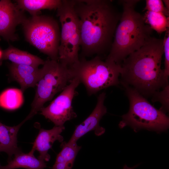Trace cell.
Segmentation results:
<instances>
[{
    "label": "cell",
    "mask_w": 169,
    "mask_h": 169,
    "mask_svg": "<svg viewBox=\"0 0 169 169\" xmlns=\"http://www.w3.org/2000/svg\"><path fill=\"white\" fill-rule=\"evenodd\" d=\"M79 19L81 58L108 52L121 15L108 0H74Z\"/></svg>",
    "instance_id": "6da1fadb"
},
{
    "label": "cell",
    "mask_w": 169,
    "mask_h": 169,
    "mask_svg": "<svg viewBox=\"0 0 169 169\" xmlns=\"http://www.w3.org/2000/svg\"><path fill=\"white\" fill-rule=\"evenodd\" d=\"M65 129L63 126H54L50 130H45L39 128L38 134L33 143L31 150L37 151L39 153L38 158L47 161L50 159L48 151L51 148L54 143L56 141L62 143L63 137L61 135Z\"/></svg>",
    "instance_id": "7c38bea8"
},
{
    "label": "cell",
    "mask_w": 169,
    "mask_h": 169,
    "mask_svg": "<svg viewBox=\"0 0 169 169\" xmlns=\"http://www.w3.org/2000/svg\"><path fill=\"white\" fill-rule=\"evenodd\" d=\"M31 111L25 119L28 120L50 100L58 93L61 92L73 79L69 67L58 61L48 59L44 61Z\"/></svg>",
    "instance_id": "52a82bcc"
},
{
    "label": "cell",
    "mask_w": 169,
    "mask_h": 169,
    "mask_svg": "<svg viewBox=\"0 0 169 169\" xmlns=\"http://www.w3.org/2000/svg\"><path fill=\"white\" fill-rule=\"evenodd\" d=\"M105 97L106 94L105 92L99 95L95 109L83 122L76 126L68 143H76L80 137L92 131H94L95 135L97 136H100L104 133L105 130L100 126L99 122L102 117L107 113V108L104 105Z\"/></svg>",
    "instance_id": "8fae6325"
},
{
    "label": "cell",
    "mask_w": 169,
    "mask_h": 169,
    "mask_svg": "<svg viewBox=\"0 0 169 169\" xmlns=\"http://www.w3.org/2000/svg\"><path fill=\"white\" fill-rule=\"evenodd\" d=\"M143 17L146 23L159 33L169 29V17L162 13L146 11Z\"/></svg>",
    "instance_id": "ffe728a7"
},
{
    "label": "cell",
    "mask_w": 169,
    "mask_h": 169,
    "mask_svg": "<svg viewBox=\"0 0 169 169\" xmlns=\"http://www.w3.org/2000/svg\"><path fill=\"white\" fill-rule=\"evenodd\" d=\"M60 0H18L16 1L18 7L28 12L32 16L39 15L43 9H57L61 5Z\"/></svg>",
    "instance_id": "ac0fdd59"
},
{
    "label": "cell",
    "mask_w": 169,
    "mask_h": 169,
    "mask_svg": "<svg viewBox=\"0 0 169 169\" xmlns=\"http://www.w3.org/2000/svg\"><path fill=\"white\" fill-rule=\"evenodd\" d=\"M23 92L21 89H8L0 95V106L6 110L18 109L23 105Z\"/></svg>",
    "instance_id": "d6986e66"
},
{
    "label": "cell",
    "mask_w": 169,
    "mask_h": 169,
    "mask_svg": "<svg viewBox=\"0 0 169 169\" xmlns=\"http://www.w3.org/2000/svg\"><path fill=\"white\" fill-rule=\"evenodd\" d=\"M2 59L8 60L12 63L38 67L44 61L28 52L10 46L3 52Z\"/></svg>",
    "instance_id": "2e32d148"
},
{
    "label": "cell",
    "mask_w": 169,
    "mask_h": 169,
    "mask_svg": "<svg viewBox=\"0 0 169 169\" xmlns=\"http://www.w3.org/2000/svg\"><path fill=\"white\" fill-rule=\"evenodd\" d=\"M27 18L22 10L11 1H0V37L7 40L17 39L15 32L16 27L22 24Z\"/></svg>",
    "instance_id": "30bf717a"
},
{
    "label": "cell",
    "mask_w": 169,
    "mask_h": 169,
    "mask_svg": "<svg viewBox=\"0 0 169 169\" xmlns=\"http://www.w3.org/2000/svg\"><path fill=\"white\" fill-rule=\"evenodd\" d=\"M164 54L165 55L164 69H163L165 76L168 80L169 75V29L166 32L163 39Z\"/></svg>",
    "instance_id": "603a6c76"
},
{
    "label": "cell",
    "mask_w": 169,
    "mask_h": 169,
    "mask_svg": "<svg viewBox=\"0 0 169 169\" xmlns=\"http://www.w3.org/2000/svg\"><path fill=\"white\" fill-rule=\"evenodd\" d=\"M123 85L129 100L130 108L128 112L122 116L119 124L120 128L128 125L135 131L145 129L160 132L168 128L169 119L165 113L156 108L136 90Z\"/></svg>",
    "instance_id": "5b68a950"
},
{
    "label": "cell",
    "mask_w": 169,
    "mask_h": 169,
    "mask_svg": "<svg viewBox=\"0 0 169 169\" xmlns=\"http://www.w3.org/2000/svg\"><path fill=\"white\" fill-rule=\"evenodd\" d=\"M3 52L0 49V60L2 59Z\"/></svg>",
    "instance_id": "484cf974"
},
{
    "label": "cell",
    "mask_w": 169,
    "mask_h": 169,
    "mask_svg": "<svg viewBox=\"0 0 169 169\" xmlns=\"http://www.w3.org/2000/svg\"><path fill=\"white\" fill-rule=\"evenodd\" d=\"M138 166V165H136L132 167H129L125 165L124 166L123 169H134Z\"/></svg>",
    "instance_id": "cb8c5ba5"
},
{
    "label": "cell",
    "mask_w": 169,
    "mask_h": 169,
    "mask_svg": "<svg viewBox=\"0 0 169 169\" xmlns=\"http://www.w3.org/2000/svg\"><path fill=\"white\" fill-rule=\"evenodd\" d=\"M161 91L155 92L152 95V100L153 102H159L161 104L160 109L165 113L168 112L169 108V86L168 84Z\"/></svg>",
    "instance_id": "44dd1931"
},
{
    "label": "cell",
    "mask_w": 169,
    "mask_h": 169,
    "mask_svg": "<svg viewBox=\"0 0 169 169\" xmlns=\"http://www.w3.org/2000/svg\"><path fill=\"white\" fill-rule=\"evenodd\" d=\"M139 1H120L123 12L105 60L121 64L129 54L140 49L152 37L153 30L145 23L143 16L135 9Z\"/></svg>",
    "instance_id": "3957f363"
},
{
    "label": "cell",
    "mask_w": 169,
    "mask_h": 169,
    "mask_svg": "<svg viewBox=\"0 0 169 169\" xmlns=\"http://www.w3.org/2000/svg\"><path fill=\"white\" fill-rule=\"evenodd\" d=\"M80 83L77 79H73L49 105L40 109V114L56 126H63L66 121L76 118L77 115L72 102L76 94V89Z\"/></svg>",
    "instance_id": "9c48e42d"
},
{
    "label": "cell",
    "mask_w": 169,
    "mask_h": 169,
    "mask_svg": "<svg viewBox=\"0 0 169 169\" xmlns=\"http://www.w3.org/2000/svg\"><path fill=\"white\" fill-rule=\"evenodd\" d=\"M26 121L24 119L18 125L13 126L0 122V152L7 154L8 161L12 159L13 155L21 151L17 146V135L20 128Z\"/></svg>",
    "instance_id": "5bb4252c"
},
{
    "label": "cell",
    "mask_w": 169,
    "mask_h": 169,
    "mask_svg": "<svg viewBox=\"0 0 169 169\" xmlns=\"http://www.w3.org/2000/svg\"><path fill=\"white\" fill-rule=\"evenodd\" d=\"M164 54L163 39L151 37L139 49L129 54L121 64L122 84L142 95H152L168 84L161 68Z\"/></svg>",
    "instance_id": "7a4b0ae2"
},
{
    "label": "cell",
    "mask_w": 169,
    "mask_h": 169,
    "mask_svg": "<svg viewBox=\"0 0 169 169\" xmlns=\"http://www.w3.org/2000/svg\"><path fill=\"white\" fill-rule=\"evenodd\" d=\"M72 79L76 78L85 86L89 95L108 87L117 85L121 64L96 56L90 60L84 58L69 67Z\"/></svg>",
    "instance_id": "277c9868"
},
{
    "label": "cell",
    "mask_w": 169,
    "mask_h": 169,
    "mask_svg": "<svg viewBox=\"0 0 169 169\" xmlns=\"http://www.w3.org/2000/svg\"><path fill=\"white\" fill-rule=\"evenodd\" d=\"M74 5V0H63L57 9L61 27L58 61L68 67L79 59L80 23Z\"/></svg>",
    "instance_id": "8992f818"
},
{
    "label": "cell",
    "mask_w": 169,
    "mask_h": 169,
    "mask_svg": "<svg viewBox=\"0 0 169 169\" xmlns=\"http://www.w3.org/2000/svg\"><path fill=\"white\" fill-rule=\"evenodd\" d=\"M163 2V3H164V4H165V7L168 9L169 10V0H163L162 1Z\"/></svg>",
    "instance_id": "d4e9b609"
},
{
    "label": "cell",
    "mask_w": 169,
    "mask_h": 169,
    "mask_svg": "<svg viewBox=\"0 0 169 169\" xmlns=\"http://www.w3.org/2000/svg\"><path fill=\"white\" fill-rule=\"evenodd\" d=\"M10 70L14 79L19 84L23 92L36 85L41 72V69L38 67L12 63L10 65Z\"/></svg>",
    "instance_id": "4fadbf2b"
},
{
    "label": "cell",
    "mask_w": 169,
    "mask_h": 169,
    "mask_svg": "<svg viewBox=\"0 0 169 169\" xmlns=\"http://www.w3.org/2000/svg\"><path fill=\"white\" fill-rule=\"evenodd\" d=\"M62 150L57 155L52 169H72L77 154L81 148L76 143H61Z\"/></svg>",
    "instance_id": "e0dca14e"
},
{
    "label": "cell",
    "mask_w": 169,
    "mask_h": 169,
    "mask_svg": "<svg viewBox=\"0 0 169 169\" xmlns=\"http://www.w3.org/2000/svg\"><path fill=\"white\" fill-rule=\"evenodd\" d=\"M22 25L27 41L50 59L58 61L60 31L55 19L38 15L27 18Z\"/></svg>",
    "instance_id": "ba28073f"
},
{
    "label": "cell",
    "mask_w": 169,
    "mask_h": 169,
    "mask_svg": "<svg viewBox=\"0 0 169 169\" xmlns=\"http://www.w3.org/2000/svg\"><path fill=\"white\" fill-rule=\"evenodd\" d=\"M34 152L31 150L27 153L21 151L16 154L14 158L8 161L7 165L3 166L0 163V169H44L46 167L45 161L37 158Z\"/></svg>",
    "instance_id": "9a60e30c"
},
{
    "label": "cell",
    "mask_w": 169,
    "mask_h": 169,
    "mask_svg": "<svg viewBox=\"0 0 169 169\" xmlns=\"http://www.w3.org/2000/svg\"><path fill=\"white\" fill-rule=\"evenodd\" d=\"M144 11L161 13L166 16H169V10L165 6L161 0H146Z\"/></svg>",
    "instance_id": "7402d4cb"
}]
</instances>
